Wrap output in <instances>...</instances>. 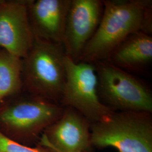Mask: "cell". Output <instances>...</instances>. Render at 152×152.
Listing matches in <instances>:
<instances>
[{
    "mask_svg": "<svg viewBox=\"0 0 152 152\" xmlns=\"http://www.w3.org/2000/svg\"><path fill=\"white\" fill-rule=\"evenodd\" d=\"M102 17L78 61L94 63L107 60L111 53L132 33L152 34V1L105 0Z\"/></svg>",
    "mask_w": 152,
    "mask_h": 152,
    "instance_id": "6da1fadb",
    "label": "cell"
},
{
    "mask_svg": "<svg viewBox=\"0 0 152 152\" xmlns=\"http://www.w3.org/2000/svg\"><path fill=\"white\" fill-rule=\"evenodd\" d=\"M64 108L23 91L0 104V132L22 144L37 145L44 131L60 117Z\"/></svg>",
    "mask_w": 152,
    "mask_h": 152,
    "instance_id": "7a4b0ae2",
    "label": "cell"
},
{
    "mask_svg": "<svg viewBox=\"0 0 152 152\" xmlns=\"http://www.w3.org/2000/svg\"><path fill=\"white\" fill-rule=\"evenodd\" d=\"M66 56L62 44L34 38L22 59L23 91L60 104L66 81Z\"/></svg>",
    "mask_w": 152,
    "mask_h": 152,
    "instance_id": "3957f363",
    "label": "cell"
},
{
    "mask_svg": "<svg viewBox=\"0 0 152 152\" xmlns=\"http://www.w3.org/2000/svg\"><path fill=\"white\" fill-rule=\"evenodd\" d=\"M91 145L111 147L119 152H152L151 113L135 111L114 112L91 124Z\"/></svg>",
    "mask_w": 152,
    "mask_h": 152,
    "instance_id": "277c9868",
    "label": "cell"
},
{
    "mask_svg": "<svg viewBox=\"0 0 152 152\" xmlns=\"http://www.w3.org/2000/svg\"><path fill=\"white\" fill-rule=\"evenodd\" d=\"M94 64L98 76L99 95L105 105L114 111L152 114V92L144 83L107 60Z\"/></svg>",
    "mask_w": 152,
    "mask_h": 152,
    "instance_id": "5b68a950",
    "label": "cell"
},
{
    "mask_svg": "<svg viewBox=\"0 0 152 152\" xmlns=\"http://www.w3.org/2000/svg\"><path fill=\"white\" fill-rule=\"evenodd\" d=\"M66 81L60 104L75 109L91 124L104 120L114 111L101 101L94 63L65 58Z\"/></svg>",
    "mask_w": 152,
    "mask_h": 152,
    "instance_id": "8992f818",
    "label": "cell"
},
{
    "mask_svg": "<svg viewBox=\"0 0 152 152\" xmlns=\"http://www.w3.org/2000/svg\"><path fill=\"white\" fill-rule=\"evenodd\" d=\"M44 131L37 145L49 152H88L91 147V122L71 107Z\"/></svg>",
    "mask_w": 152,
    "mask_h": 152,
    "instance_id": "52a82bcc",
    "label": "cell"
},
{
    "mask_svg": "<svg viewBox=\"0 0 152 152\" xmlns=\"http://www.w3.org/2000/svg\"><path fill=\"white\" fill-rule=\"evenodd\" d=\"M103 9L101 0H71L62 45L66 55L73 61L78 62L98 28Z\"/></svg>",
    "mask_w": 152,
    "mask_h": 152,
    "instance_id": "ba28073f",
    "label": "cell"
},
{
    "mask_svg": "<svg viewBox=\"0 0 152 152\" xmlns=\"http://www.w3.org/2000/svg\"><path fill=\"white\" fill-rule=\"evenodd\" d=\"M28 0H4L0 4V48L23 59L34 38L30 27Z\"/></svg>",
    "mask_w": 152,
    "mask_h": 152,
    "instance_id": "9c48e42d",
    "label": "cell"
},
{
    "mask_svg": "<svg viewBox=\"0 0 152 152\" xmlns=\"http://www.w3.org/2000/svg\"><path fill=\"white\" fill-rule=\"evenodd\" d=\"M71 0H28V20L34 38L62 44Z\"/></svg>",
    "mask_w": 152,
    "mask_h": 152,
    "instance_id": "30bf717a",
    "label": "cell"
},
{
    "mask_svg": "<svg viewBox=\"0 0 152 152\" xmlns=\"http://www.w3.org/2000/svg\"><path fill=\"white\" fill-rule=\"evenodd\" d=\"M105 60L127 72L145 69L152 61V34L141 31L131 34Z\"/></svg>",
    "mask_w": 152,
    "mask_h": 152,
    "instance_id": "8fae6325",
    "label": "cell"
},
{
    "mask_svg": "<svg viewBox=\"0 0 152 152\" xmlns=\"http://www.w3.org/2000/svg\"><path fill=\"white\" fill-rule=\"evenodd\" d=\"M23 91L22 59L0 48V104Z\"/></svg>",
    "mask_w": 152,
    "mask_h": 152,
    "instance_id": "7c38bea8",
    "label": "cell"
},
{
    "mask_svg": "<svg viewBox=\"0 0 152 152\" xmlns=\"http://www.w3.org/2000/svg\"><path fill=\"white\" fill-rule=\"evenodd\" d=\"M0 152H49L39 145L27 146L9 139L0 132Z\"/></svg>",
    "mask_w": 152,
    "mask_h": 152,
    "instance_id": "4fadbf2b",
    "label": "cell"
},
{
    "mask_svg": "<svg viewBox=\"0 0 152 152\" xmlns=\"http://www.w3.org/2000/svg\"></svg>",
    "mask_w": 152,
    "mask_h": 152,
    "instance_id": "5bb4252c",
    "label": "cell"
}]
</instances>
